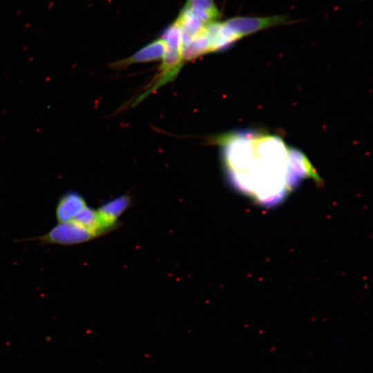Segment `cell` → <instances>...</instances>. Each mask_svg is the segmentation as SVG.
I'll return each mask as SVG.
<instances>
[{"mask_svg":"<svg viewBox=\"0 0 373 373\" xmlns=\"http://www.w3.org/2000/svg\"><path fill=\"white\" fill-rule=\"evenodd\" d=\"M184 6L192 10L206 25L218 21L221 12L213 0H186Z\"/></svg>","mask_w":373,"mask_h":373,"instance_id":"9","label":"cell"},{"mask_svg":"<svg viewBox=\"0 0 373 373\" xmlns=\"http://www.w3.org/2000/svg\"><path fill=\"white\" fill-rule=\"evenodd\" d=\"M96 236L74 220L59 222L47 233L35 239L43 244L73 245L82 243Z\"/></svg>","mask_w":373,"mask_h":373,"instance_id":"4","label":"cell"},{"mask_svg":"<svg viewBox=\"0 0 373 373\" xmlns=\"http://www.w3.org/2000/svg\"><path fill=\"white\" fill-rule=\"evenodd\" d=\"M284 15L269 17L238 16L223 21L224 26L239 40L266 28L294 23Z\"/></svg>","mask_w":373,"mask_h":373,"instance_id":"3","label":"cell"},{"mask_svg":"<svg viewBox=\"0 0 373 373\" xmlns=\"http://www.w3.org/2000/svg\"><path fill=\"white\" fill-rule=\"evenodd\" d=\"M73 220L93 233L96 237L104 233L97 211L88 207H84Z\"/></svg>","mask_w":373,"mask_h":373,"instance_id":"11","label":"cell"},{"mask_svg":"<svg viewBox=\"0 0 373 373\" xmlns=\"http://www.w3.org/2000/svg\"><path fill=\"white\" fill-rule=\"evenodd\" d=\"M165 44L158 38L140 48L131 57L112 64L113 68H122L133 64L148 62L162 59Z\"/></svg>","mask_w":373,"mask_h":373,"instance_id":"5","label":"cell"},{"mask_svg":"<svg viewBox=\"0 0 373 373\" xmlns=\"http://www.w3.org/2000/svg\"><path fill=\"white\" fill-rule=\"evenodd\" d=\"M209 52H211V46L210 40L204 30L193 41L182 47V56L184 61L195 59Z\"/></svg>","mask_w":373,"mask_h":373,"instance_id":"10","label":"cell"},{"mask_svg":"<svg viewBox=\"0 0 373 373\" xmlns=\"http://www.w3.org/2000/svg\"><path fill=\"white\" fill-rule=\"evenodd\" d=\"M86 207L84 198L78 192L70 191L59 198L55 213L59 222L73 220Z\"/></svg>","mask_w":373,"mask_h":373,"instance_id":"7","label":"cell"},{"mask_svg":"<svg viewBox=\"0 0 373 373\" xmlns=\"http://www.w3.org/2000/svg\"><path fill=\"white\" fill-rule=\"evenodd\" d=\"M160 38L165 44V50L160 73L152 84L135 101L134 105L166 83L173 81L184 62L181 32L176 21L164 30Z\"/></svg>","mask_w":373,"mask_h":373,"instance_id":"2","label":"cell"},{"mask_svg":"<svg viewBox=\"0 0 373 373\" xmlns=\"http://www.w3.org/2000/svg\"><path fill=\"white\" fill-rule=\"evenodd\" d=\"M179 26L182 47L204 32L206 24L189 8L184 6L175 20Z\"/></svg>","mask_w":373,"mask_h":373,"instance_id":"6","label":"cell"},{"mask_svg":"<svg viewBox=\"0 0 373 373\" xmlns=\"http://www.w3.org/2000/svg\"><path fill=\"white\" fill-rule=\"evenodd\" d=\"M129 202V197L121 196L103 204L97 211L104 232L113 228L119 216L128 206Z\"/></svg>","mask_w":373,"mask_h":373,"instance_id":"8","label":"cell"},{"mask_svg":"<svg viewBox=\"0 0 373 373\" xmlns=\"http://www.w3.org/2000/svg\"><path fill=\"white\" fill-rule=\"evenodd\" d=\"M216 141L230 184L262 205L278 203L302 180L290 164L289 148L277 136L237 131Z\"/></svg>","mask_w":373,"mask_h":373,"instance_id":"1","label":"cell"}]
</instances>
